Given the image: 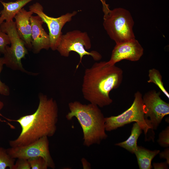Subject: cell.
<instances>
[{
  "instance_id": "8fae6325",
  "label": "cell",
  "mask_w": 169,
  "mask_h": 169,
  "mask_svg": "<svg viewBox=\"0 0 169 169\" xmlns=\"http://www.w3.org/2000/svg\"><path fill=\"white\" fill-rule=\"evenodd\" d=\"M143 51V48L135 38L116 44L110 59L107 62L110 64L115 65L124 59L136 61L142 56Z\"/></svg>"
},
{
  "instance_id": "44dd1931",
  "label": "cell",
  "mask_w": 169,
  "mask_h": 169,
  "mask_svg": "<svg viewBox=\"0 0 169 169\" xmlns=\"http://www.w3.org/2000/svg\"><path fill=\"white\" fill-rule=\"evenodd\" d=\"M10 44V41L8 35L3 32L0 27V51L3 54L6 47Z\"/></svg>"
},
{
  "instance_id": "8992f818",
  "label": "cell",
  "mask_w": 169,
  "mask_h": 169,
  "mask_svg": "<svg viewBox=\"0 0 169 169\" xmlns=\"http://www.w3.org/2000/svg\"><path fill=\"white\" fill-rule=\"evenodd\" d=\"M142 95L137 91L131 106L117 116L105 117V131H110L133 122L137 123L146 136L149 131L152 130L145 118Z\"/></svg>"
},
{
  "instance_id": "d4e9b609",
  "label": "cell",
  "mask_w": 169,
  "mask_h": 169,
  "mask_svg": "<svg viewBox=\"0 0 169 169\" xmlns=\"http://www.w3.org/2000/svg\"><path fill=\"white\" fill-rule=\"evenodd\" d=\"M159 153L160 158L166 159V161L168 164H169V150L168 147H166L163 151Z\"/></svg>"
},
{
  "instance_id": "484cf974",
  "label": "cell",
  "mask_w": 169,
  "mask_h": 169,
  "mask_svg": "<svg viewBox=\"0 0 169 169\" xmlns=\"http://www.w3.org/2000/svg\"><path fill=\"white\" fill-rule=\"evenodd\" d=\"M83 169H91L90 163L84 158H83L81 160Z\"/></svg>"
},
{
  "instance_id": "4fadbf2b",
  "label": "cell",
  "mask_w": 169,
  "mask_h": 169,
  "mask_svg": "<svg viewBox=\"0 0 169 169\" xmlns=\"http://www.w3.org/2000/svg\"><path fill=\"white\" fill-rule=\"evenodd\" d=\"M33 13L22 8L15 16V25L18 33L27 48L32 49V26L30 18Z\"/></svg>"
},
{
  "instance_id": "30bf717a",
  "label": "cell",
  "mask_w": 169,
  "mask_h": 169,
  "mask_svg": "<svg viewBox=\"0 0 169 169\" xmlns=\"http://www.w3.org/2000/svg\"><path fill=\"white\" fill-rule=\"evenodd\" d=\"M8 153L14 159H26L40 156L46 161L48 167L54 169L55 166L49 150V141L47 136H44L28 145L11 147L6 149Z\"/></svg>"
},
{
  "instance_id": "5b68a950",
  "label": "cell",
  "mask_w": 169,
  "mask_h": 169,
  "mask_svg": "<svg viewBox=\"0 0 169 169\" xmlns=\"http://www.w3.org/2000/svg\"><path fill=\"white\" fill-rule=\"evenodd\" d=\"M0 27L8 35L10 41V46L7 45L3 54L4 64L12 70L32 75L31 73L26 71L23 66L21 60L28 54V50L18 33L15 22L13 20L4 21L0 25Z\"/></svg>"
},
{
  "instance_id": "f1b7e54d",
  "label": "cell",
  "mask_w": 169,
  "mask_h": 169,
  "mask_svg": "<svg viewBox=\"0 0 169 169\" xmlns=\"http://www.w3.org/2000/svg\"><path fill=\"white\" fill-rule=\"evenodd\" d=\"M2 54L1 53V52L0 51V56H1V54Z\"/></svg>"
},
{
  "instance_id": "9c48e42d",
  "label": "cell",
  "mask_w": 169,
  "mask_h": 169,
  "mask_svg": "<svg viewBox=\"0 0 169 169\" xmlns=\"http://www.w3.org/2000/svg\"><path fill=\"white\" fill-rule=\"evenodd\" d=\"M160 95L154 90L142 96L145 118L146 120L149 118L147 121L152 130L156 129L163 118L169 114V103L162 100Z\"/></svg>"
},
{
  "instance_id": "7c38bea8",
  "label": "cell",
  "mask_w": 169,
  "mask_h": 169,
  "mask_svg": "<svg viewBox=\"0 0 169 169\" xmlns=\"http://www.w3.org/2000/svg\"><path fill=\"white\" fill-rule=\"evenodd\" d=\"M30 20L32 26L31 49L33 52L38 54L42 49H49L50 48L49 35L43 28V21L38 15H32Z\"/></svg>"
},
{
  "instance_id": "83f0119b",
  "label": "cell",
  "mask_w": 169,
  "mask_h": 169,
  "mask_svg": "<svg viewBox=\"0 0 169 169\" xmlns=\"http://www.w3.org/2000/svg\"><path fill=\"white\" fill-rule=\"evenodd\" d=\"M100 0L102 4L104 3L105 2V1L104 0Z\"/></svg>"
},
{
  "instance_id": "2e32d148",
  "label": "cell",
  "mask_w": 169,
  "mask_h": 169,
  "mask_svg": "<svg viewBox=\"0 0 169 169\" xmlns=\"http://www.w3.org/2000/svg\"><path fill=\"white\" fill-rule=\"evenodd\" d=\"M142 131L139 125L135 122L133 125L131 134L127 139L123 142L116 143L115 145L123 147L131 153H134L137 149V141L142 133Z\"/></svg>"
},
{
  "instance_id": "52a82bcc",
  "label": "cell",
  "mask_w": 169,
  "mask_h": 169,
  "mask_svg": "<svg viewBox=\"0 0 169 169\" xmlns=\"http://www.w3.org/2000/svg\"><path fill=\"white\" fill-rule=\"evenodd\" d=\"M91 47L90 39L87 33L78 30L69 31L62 35L57 50L63 56L68 57L70 53L74 51L79 55V62L76 66L78 68L84 55L91 56L95 61H99L102 58L101 55L98 52L92 51L88 52L87 50Z\"/></svg>"
},
{
  "instance_id": "7a4b0ae2",
  "label": "cell",
  "mask_w": 169,
  "mask_h": 169,
  "mask_svg": "<svg viewBox=\"0 0 169 169\" xmlns=\"http://www.w3.org/2000/svg\"><path fill=\"white\" fill-rule=\"evenodd\" d=\"M123 78V71L108 62L95 63L85 70L82 85L84 99L90 103L102 108L111 104L110 92L118 88Z\"/></svg>"
},
{
  "instance_id": "5bb4252c",
  "label": "cell",
  "mask_w": 169,
  "mask_h": 169,
  "mask_svg": "<svg viewBox=\"0 0 169 169\" xmlns=\"http://www.w3.org/2000/svg\"><path fill=\"white\" fill-rule=\"evenodd\" d=\"M33 0H17L14 2H4L0 0L3 7L0 12V25L3 22L13 20L15 15L23 7Z\"/></svg>"
},
{
  "instance_id": "603a6c76",
  "label": "cell",
  "mask_w": 169,
  "mask_h": 169,
  "mask_svg": "<svg viewBox=\"0 0 169 169\" xmlns=\"http://www.w3.org/2000/svg\"><path fill=\"white\" fill-rule=\"evenodd\" d=\"M29 163L27 159L18 158L15 162L12 169H30Z\"/></svg>"
},
{
  "instance_id": "ba28073f",
  "label": "cell",
  "mask_w": 169,
  "mask_h": 169,
  "mask_svg": "<svg viewBox=\"0 0 169 169\" xmlns=\"http://www.w3.org/2000/svg\"><path fill=\"white\" fill-rule=\"evenodd\" d=\"M29 10L40 17L48 27L50 43V48L53 50H56L61 41L62 33V29L65 24L70 22L72 17L77 13L75 11L67 13L58 18L47 15L44 12L42 6L36 2L30 5Z\"/></svg>"
},
{
  "instance_id": "4316f807",
  "label": "cell",
  "mask_w": 169,
  "mask_h": 169,
  "mask_svg": "<svg viewBox=\"0 0 169 169\" xmlns=\"http://www.w3.org/2000/svg\"><path fill=\"white\" fill-rule=\"evenodd\" d=\"M4 106V103L1 100H0V111H1V110H2V109L3 108ZM0 121L2 122H6L10 127L12 129H14L15 128V127L13 126L12 125H11L10 123H8V122L6 121L5 120H2L0 118Z\"/></svg>"
},
{
  "instance_id": "cb8c5ba5",
  "label": "cell",
  "mask_w": 169,
  "mask_h": 169,
  "mask_svg": "<svg viewBox=\"0 0 169 169\" xmlns=\"http://www.w3.org/2000/svg\"><path fill=\"white\" fill-rule=\"evenodd\" d=\"M154 169H168V164L166 161L164 162L155 163L153 164Z\"/></svg>"
},
{
  "instance_id": "ac0fdd59",
  "label": "cell",
  "mask_w": 169,
  "mask_h": 169,
  "mask_svg": "<svg viewBox=\"0 0 169 169\" xmlns=\"http://www.w3.org/2000/svg\"><path fill=\"white\" fill-rule=\"evenodd\" d=\"M15 161V159L11 157L6 149L0 146V169H5L7 167L12 169Z\"/></svg>"
},
{
  "instance_id": "6da1fadb",
  "label": "cell",
  "mask_w": 169,
  "mask_h": 169,
  "mask_svg": "<svg viewBox=\"0 0 169 169\" xmlns=\"http://www.w3.org/2000/svg\"><path fill=\"white\" fill-rule=\"evenodd\" d=\"M39 104L33 114L22 116L16 120H11L0 115L9 121L18 122L21 131L16 139L10 141L11 147L26 146L44 137H51L57 130L58 108L55 100L45 95H39Z\"/></svg>"
},
{
  "instance_id": "3957f363",
  "label": "cell",
  "mask_w": 169,
  "mask_h": 169,
  "mask_svg": "<svg viewBox=\"0 0 169 169\" xmlns=\"http://www.w3.org/2000/svg\"><path fill=\"white\" fill-rule=\"evenodd\" d=\"M70 112L66 115L70 120L75 117L79 121L83 134V145L89 147L100 144L108 137L105 133V117L99 107L90 103L83 104L78 101L68 104Z\"/></svg>"
},
{
  "instance_id": "277c9868",
  "label": "cell",
  "mask_w": 169,
  "mask_h": 169,
  "mask_svg": "<svg viewBox=\"0 0 169 169\" xmlns=\"http://www.w3.org/2000/svg\"><path fill=\"white\" fill-rule=\"evenodd\" d=\"M102 5L103 24L111 39L117 44L135 38L134 22L130 12L122 8L110 10L105 3Z\"/></svg>"
},
{
  "instance_id": "e0dca14e",
  "label": "cell",
  "mask_w": 169,
  "mask_h": 169,
  "mask_svg": "<svg viewBox=\"0 0 169 169\" xmlns=\"http://www.w3.org/2000/svg\"><path fill=\"white\" fill-rule=\"evenodd\" d=\"M148 83H153L159 88L161 91L169 99V94L165 89L162 81V76L159 71L155 69H150L149 71Z\"/></svg>"
},
{
  "instance_id": "d6986e66",
  "label": "cell",
  "mask_w": 169,
  "mask_h": 169,
  "mask_svg": "<svg viewBox=\"0 0 169 169\" xmlns=\"http://www.w3.org/2000/svg\"><path fill=\"white\" fill-rule=\"evenodd\" d=\"M32 169H47L48 167L45 160L38 156L28 159Z\"/></svg>"
},
{
  "instance_id": "ffe728a7",
  "label": "cell",
  "mask_w": 169,
  "mask_h": 169,
  "mask_svg": "<svg viewBox=\"0 0 169 169\" xmlns=\"http://www.w3.org/2000/svg\"><path fill=\"white\" fill-rule=\"evenodd\" d=\"M157 142L162 147L166 148L168 147L169 146V126L160 133Z\"/></svg>"
},
{
  "instance_id": "7402d4cb",
  "label": "cell",
  "mask_w": 169,
  "mask_h": 169,
  "mask_svg": "<svg viewBox=\"0 0 169 169\" xmlns=\"http://www.w3.org/2000/svg\"><path fill=\"white\" fill-rule=\"evenodd\" d=\"M4 60L3 57H0V74L4 65ZM0 94L3 95L8 96L10 94L9 87L4 83L2 82L0 79Z\"/></svg>"
},
{
  "instance_id": "9a60e30c",
  "label": "cell",
  "mask_w": 169,
  "mask_h": 169,
  "mask_svg": "<svg viewBox=\"0 0 169 169\" xmlns=\"http://www.w3.org/2000/svg\"><path fill=\"white\" fill-rule=\"evenodd\" d=\"M159 150L151 151L141 146H137L134 152L140 169H151V162L153 158L160 152Z\"/></svg>"
}]
</instances>
